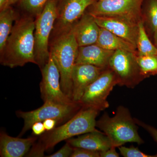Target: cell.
Here are the masks:
<instances>
[{
	"label": "cell",
	"instance_id": "obj_32",
	"mask_svg": "<svg viewBox=\"0 0 157 157\" xmlns=\"http://www.w3.org/2000/svg\"><path fill=\"white\" fill-rule=\"evenodd\" d=\"M152 38L153 39L154 44L157 47V31L155 33Z\"/></svg>",
	"mask_w": 157,
	"mask_h": 157
},
{
	"label": "cell",
	"instance_id": "obj_7",
	"mask_svg": "<svg viewBox=\"0 0 157 157\" xmlns=\"http://www.w3.org/2000/svg\"><path fill=\"white\" fill-rule=\"evenodd\" d=\"M144 0H97L88 8L94 16L119 17L138 24Z\"/></svg>",
	"mask_w": 157,
	"mask_h": 157
},
{
	"label": "cell",
	"instance_id": "obj_19",
	"mask_svg": "<svg viewBox=\"0 0 157 157\" xmlns=\"http://www.w3.org/2000/svg\"><path fill=\"white\" fill-rule=\"evenodd\" d=\"M141 15L147 33L153 38L157 31V0H144Z\"/></svg>",
	"mask_w": 157,
	"mask_h": 157
},
{
	"label": "cell",
	"instance_id": "obj_9",
	"mask_svg": "<svg viewBox=\"0 0 157 157\" xmlns=\"http://www.w3.org/2000/svg\"><path fill=\"white\" fill-rule=\"evenodd\" d=\"M118 85L115 73L108 67L86 90L79 103L82 107L102 111L109 107L107 98Z\"/></svg>",
	"mask_w": 157,
	"mask_h": 157
},
{
	"label": "cell",
	"instance_id": "obj_28",
	"mask_svg": "<svg viewBox=\"0 0 157 157\" xmlns=\"http://www.w3.org/2000/svg\"><path fill=\"white\" fill-rule=\"evenodd\" d=\"M33 133L36 136H40L44 134L45 132V127L42 122H37L32 126V128Z\"/></svg>",
	"mask_w": 157,
	"mask_h": 157
},
{
	"label": "cell",
	"instance_id": "obj_31",
	"mask_svg": "<svg viewBox=\"0 0 157 157\" xmlns=\"http://www.w3.org/2000/svg\"><path fill=\"white\" fill-rule=\"evenodd\" d=\"M20 0H0V11L5 10L12 5L19 2Z\"/></svg>",
	"mask_w": 157,
	"mask_h": 157
},
{
	"label": "cell",
	"instance_id": "obj_3",
	"mask_svg": "<svg viewBox=\"0 0 157 157\" xmlns=\"http://www.w3.org/2000/svg\"><path fill=\"white\" fill-rule=\"evenodd\" d=\"M96 127L107 135L113 147L115 148L128 142H135L139 145L144 142L137 132L138 127L135 119L129 109L124 106H119L113 117H110L107 112L104 113L96 122Z\"/></svg>",
	"mask_w": 157,
	"mask_h": 157
},
{
	"label": "cell",
	"instance_id": "obj_4",
	"mask_svg": "<svg viewBox=\"0 0 157 157\" xmlns=\"http://www.w3.org/2000/svg\"><path fill=\"white\" fill-rule=\"evenodd\" d=\"M78 48L72 27L69 30L55 37L49 50L50 55L59 71L62 90L71 99L72 72Z\"/></svg>",
	"mask_w": 157,
	"mask_h": 157
},
{
	"label": "cell",
	"instance_id": "obj_25",
	"mask_svg": "<svg viewBox=\"0 0 157 157\" xmlns=\"http://www.w3.org/2000/svg\"><path fill=\"white\" fill-rule=\"evenodd\" d=\"M100 152L87 149L74 147L71 157H100Z\"/></svg>",
	"mask_w": 157,
	"mask_h": 157
},
{
	"label": "cell",
	"instance_id": "obj_15",
	"mask_svg": "<svg viewBox=\"0 0 157 157\" xmlns=\"http://www.w3.org/2000/svg\"><path fill=\"white\" fill-rule=\"evenodd\" d=\"M37 140L36 137L27 138L11 137L2 131L0 133V156L23 157L30 150Z\"/></svg>",
	"mask_w": 157,
	"mask_h": 157
},
{
	"label": "cell",
	"instance_id": "obj_14",
	"mask_svg": "<svg viewBox=\"0 0 157 157\" xmlns=\"http://www.w3.org/2000/svg\"><path fill=\"white\" fill-rule=\"evenodd\" d=\"M72 29L78 47L97 43L101 28L94 17L87 11L73 25Z\"/></svg>",
	"mask_w": 157,
	"mask_h": 157
},
{
	"label": "cell",
	"instance_id": "obj_30",
	"mask_svg": "<svg viewBox=\"0 0 157 157\" xmlns=\"http://www.w3.org/2000/svg\"><path fill=\"white\" fill-rule=\"evenodd\" d=\"M42 122L44 124L46 132H49L53 130L56 128L57 124L58 123L57 121L53 119H48L43 121Z\"/></svg>",
	"mask_w": 157,
	"mask_h": 157
},
{
	"label": "cell",
	"instance_id": "obj_2",
	"mask_svg": "<svg viewBox=\"0 0 157 157\" xmlns=\"http://www.w3.org/2000/svg\"><path fill=\"white\" fill-rule=\"evenodd\" d=\"M99 112L94 108L82 107L64 124L40 135L27 156L43 157L45 151L53 148L63 140L89 132H98L96 119Z\"/></svg>",
	"mask_w": 157,
	"mask_h": 157
},
{
	"label": "cell",
	"instance_id": "obj_20",
	"mask_svg": "<svg viewBox=\"0 0 157 157\" xmlns=\"http://www.w3.org/2000/svg\"><path fill=\"white\" fill-rule=\"evenodd\" d=\"M17 19L16 12L11 7L0 11V52L3 50L11 34L13 22Z\"/></svg>",
	"mask_w": 157,
	"mask_h": 157
},
{
	"label": "cell",
	"instance_id": "obj_17",
	"mask_svg": "<svg viewBox=\"0 0 157 157\" xmlns=\"http://www.w3.org/2000/svg\"><path fill=\"white\" fill-rule=\"evenodd\" d=\"M73 147H78L96 151H104L113 147L108 137L103 132H94L82 134L76 138L67 140Z\"/></svg>",
	"mask_w": 157,
	"mask_h": 157
},
{
	"label": "cell",
	"instance_id": "obj_12",
	"mask_svg": "<svg viewBox=\"0 0 157 157\" xmlns=\"http://www.w3.org/2000/svg\"><path fill=\"white\" fill-rule=\"evenodd\" d=\"M104 70L94 65L75 64L72 74V100L79 103L86 90Z\"/></svg>",
	"mask_w": 157,
	"mask_h": 157
},
{
	"label": "cell",
	"instance_id": "obj_6",
	"mask_svg": "<svg viewBox=\"0 0 157 157\" xmlns=\"http://www.w3.org/2000/svg\"><path fill=\"white\" fill-rule=\"evenodd\" d=\"M42 106L32 111L17 110L16 115L24 121L22 130L18 137L32 128V126L37 122H43L48 119H53L61 123L70 119L82 108L79 103L73 105L57 104L52 102H44Z\"/></svg>",
	"mask_w": 157,
	"mask_h": 157
},
{
	"label": "cell",
	"instance_id": "obj_13",
	"mask_svg": "<svg viewBox=\"0 0 157 157\" xmlns=\"http://www.w3.org/2000/svg\"><path fill=\"white\" fill-rule=\"evenodd\" d=\"M100 28L105 29L135 45L137 48L138 24L117 17L94 16Z\"/></svg>",
	"mask_w": 157,
	"mask_h": 157
},
{
	"label": "cell",
	"instance_id": "obj_10",
	"mask_svg": "<svg viewBox=\"0 0 157 157\" xmlns=\"http://www.w3.org/2000/svg\"><path fill=\"white\" fill-rule=\"evenodd\" d=\"M42 79L40 83L41 98L43 102H52L66 105L77 104L62 90L59 71L52 56L41 69Z\"/></svg>",
	"mask_w": 157,
	"mask_h": 157
},
{
	"label": "cell",
	"instance_id": "obj_8",
	"mask_svg": "<svg viewBox=\"0 0 157 157\" xmlns=\"http://www.w3.org/2000/svg\"><path fill=\"white\" fill-rule=\"evenodd\" d=\"M137 53L123 50L114 51L108 67L115 73L117 85L134 88L146 78L141 73L137 59Z\"/></svg>",
	"mask_w": 157,
	"mask_h": 157
},
{
	"label": "cell",
	"instance_id": "obj_27",
	"mask_svg": "<svg viewBox=\"0 0 157 157\" xmlns=\"http://www.w3.org/2000/svg\"><path fill=\"white\" fill-rule=\"evenodd\" d=\"M134 119L137 124L142 127L143 128L146 130L157 143V129L154 127L144 123L143 122L139 120L137 118H134ZM156 155L157 156V154Z\"/></svg>",
	"mask_w": 157,
	"mask_h": 157
},
{
	"label": "cell",
	"instance_id": "obj_16",
	"mask_svg": "<svg viewBox=\"0 0 157 157\" xmlns=\"http://www.w3.org/2000/svg\"><path fill=\"white\" fill-rule=\"evenodd\" d=\"M114 51L107 50L97 44L78 47L75 64L94 65L102 69L108 67Z\"/></svg>",
	"mask_w": 157,
	"mask_h": 157
},
{
	"label": "cell",
	"instance_id": "obj_11",
	"mask_svg": "<svg viewBox=\"0 0 157 157\" xmlns=\"http://www.w3.org/2000/svg\"><path fill=\"white\" fill-rule=\"evenodd\" d=\"M97 0H61L53 30L55 37L71 29Z\"/></svg>",
	"mask_w": 157,
	"mask_h": 157
},
{
	"label": "cell",
	"instance_id": "obj_24",
	"mask_svg": "<svg viewBox=\"0 0 157 157\" xmlns=\"http://www.w3.org/2000/svg\"><path fill=\"white\" fill-rule=\"evenodd\" d=\"M121 154L124 157H157L155 155H150L144 153L140 151L137 147L131 146L128 147H126L121 146L118 147Z\"/></svg>",
	"mask_w": 157,
	"mask_h": 157
},
{
	"label": "cell",
	"instance_id": "obj_23",
	"mask_svg": "<svg viewBox=\"0 0 157 157\" xmlns=\"http://www.w3.org/2000/svg\"><path fill=\"white\" fill-rule=\"evenodd\" d=\"M48 0H20L19 2L24 10L30 16L36 17L43 11Z\"/></svg>",
	"mask_w": 157,
	"mask_h": 157
},
{
	"label": "cell",
	"instance_id": "obj_26",
	"mask_svg": "<svg viewBox=\"0 0 157 157\" xmlns=\"http://www.w3.org/2000/svg\"><path fill=\"white\" fill-rule=\"evenodd\" d=\"M74 147L68 143L66 144L62 148L60 149L56 152L48 156V157H71L73 154Z\"/></svg>",
	"mask_w": 157,
	"mask_h": 157
},
{
	"label": "cell",
	"instance_id": "obj_22",
	"mask_svg": "<svg viewBox=\"0 0 157 157\" xmlns=\"http://www.w3.org/2000/svg\"><path fill=\"white\" fill-rule=\"evenodd\" d=\"M137 63L142 74L145 78L157 75V55L138 56Z\"/></svg>",
	"mask_w": 157,
	"mask_h": 157
},
{
	"label": "cell",
	"instance_id": "obj_21",
	"mask_svg": "<svg viewBox=\"0 0 157 157\" xmlns=\"http://www.w3.org/2000/svg\"><path fill=\"white\" fill-rule=\"evenodd\" d=\"M137 51L140 56L157 55V47L150 39L142 21L138 23Z\"/></svg>",
	"mask_w": 157,
	"mask_h": 157
},
{
	"label": "cell",
	"instance_id": "obj_5",
	"mask_svg": "<svg viewBox=\"0 0 157 157\" xmlns=\"http://www.w3.org/2000/svg\"><path fill=\"white\" fill-rule=\"evenodd\" d=\"M57 12V0H48L43 11L35 20V58L40 70L48 63L50 57L49 37L53 30Z\"/></svg>",
	"mask_w": 157,
	"mask_h": 157
},
{
	"label": "cell",
	"instance_id": "obj_18",
	"mask_svg": "<svg viewBox=\"0 0 157 157\" xmlns=\"http://www.w3.org/2000/svg\"><path fill=\"white\" fill-rule=\"evenodd\" d=\"M96 44L107 50L114 51H127L137 53V48L135 45L107 30L101 28Z\"/></svg>",
	"mask_w": 157,
	"mask_h": 157
},
{
	"label": "cell",
	"instance_id": "obj_1",
	"mask_svg": "<svg viewBox=\"0 0 157 157\" xmlns=\"http://www.w3.org/2000/svg\"><path fill=\"white\" fill-rule=\"evenodd\" d=\"M35 20L26 16L15 21L5 47L0 52L1 65L11 68L28 63L36 65L35 54Z\"/></svg>",
	"mask_w": 157,
	"mask_h": 157
},
{
	"label": "cell",
	"instance_id": "obj_29",
	"mask_svg": "<svg viewBox=\"0 0 157 157\" xmlns=\"http://www.w3.org/2000/svg\"><path fill=\"white\" fill-rule=\"evenodd\" d=\"M101 157H119V155L116 151V148L112 147L104 151L100 152Z\"/></svg>",
	"mask_w": 157,
	"mask_h": 157
}]
</instances>
